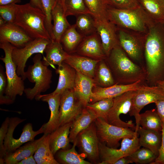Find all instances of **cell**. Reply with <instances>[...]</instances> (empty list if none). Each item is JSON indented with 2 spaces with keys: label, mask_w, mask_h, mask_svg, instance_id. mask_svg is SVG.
I'll return each instance as SVG.
<instances>
[{
  "label": "cell",
  "mask_w": 164,
  "mask_h": 164,
  "mask_svg": "<svg viewBox=\"0 0 164 164\" xmlns=\"http://www.w3.org/2000/svg\"><path fill=\"white\" fill-rule=\"evenodd\" d=\"M145 84L156 86L164 80V23H155L145 35Z\"/></svg>",
  "instance_id": "obj_1"
},
{
  "label": "cell",
  "mask_w": 164,
  "mask_h": 164,
  "mask_svg": "<svg viewBox=\"0 0 164 164\" xmlns=\"http://www.w3.org/2000/svg\"><path fill=\"white\" fill-rule=\"evenodd\" d=\"M116 84H128L140 81L145 84V69L133 61L119 45L104 59Z\"/></svg>",
  "instance_id": "obj_2"
},
{
  "label": "cell",
  "mask_w": 164,
  "mask_h": 164,
  "mask_svg": "<svg viewBox=\"0 0 164 164\" xmlns=\"http://www.w3.org/2000/svg\"><path fill=\"white\" fill-rule=\"evenodd\" d=\"M108 20L119 28L146 34L156 23L139 5L129 9H117L108 6Z\"/></svg>",
  "instance_id": "obj_3"
},
{
  "label": "cell",
  "mask_w": 164,
  "mask_h": 164,
  "mask_svg": "<svg viewBox=\"0 0 164 164\" xmlns=\"http://www.w3.org/2000/svg\"><path fill=\"white\" fill-rule=\"evenodd\" d=\"M45 15L40 9L27 3L17 5L14 24L22 29L34 39L51 40L45 25Z\"/></svg>",
  "instance_id": "obj_4"
},
{
  "label": "cell",
  "mask_w": 164,
  "mask_h": 164,
  "mask_svg": "<svg viewBox=\"0 0 164 164\" xmlns=\"http://www.w3.org/2000/svg\"><path fill=\"white\" fill-rule=\"evenodd\" d=\"M40 53H37L33 58V64L29 66L26 72V76L29 81L34 83L32 88H25L24 93L27 98L32 100L50 87L52 81V71L44 65Z\"/></svg>",
  "instance_id": "obj_5"
},
{
  "label": "cell",
  "mask_w": 164,
  "mask_h": 164,
  "mask_svg": "<svg viewBox=\"0 0 164 164\" xmlns=\"http://www.w3.org/2000/svg\"><path fill=\"white\" fill-rule=\"evenodd\" d=\"M15 47L8 42L0 43V48L4 52V57L0 59L5 63L7 86L5 95L14 101L17 95L22 96L24 92L23 80L16 72L17 67L12 57V52Z\"/></svg>",
  "instance_id": "obj_6"
},
{
  "label": "cell",
  "mask_w": 164,
  "mask_h": 164,
  "mask_svg": "<svg viewBox=\"0 0 164 164\" xmlns=\"http://www.w3.org/2000/svg\"><path fill=\"white\" fill-rule=\"evenodd\" d=\"M94 122L99 142L110 148H117L121 140L125 138H133L138 134L130 128L110 124L101 118H97Z\"/></svg>",
  "instance_id": "obj_7"
},
{
  "label": "cell",
  "mask_w": 164,
  "mask_h": 164,
  "mask_svg": "<svg viewBox=\"0 0 164 164\" xmlns=\"http://www.w3.org/2000/svg\"><path fill=\"white\" fill-rule=\"evenodd\" d=\"M117 29L120 45L135 63L145 68L144 56L145 36L143 37L126 29Z\"/></svg>",
  "instance_id": "obj_8"
},
{
  "label": "cell",
  "mask_w": 164,
  "mask_h": 164,
  "mask_svg": "<svg viewBox=\"0 0 164 164\" xmlns=\"http://www.w3.org/2000/svg\"><path fill=\"white\" fill-rule=\"evenodd\" d=\"M26 120L18 117L10 118L8 131L4 142L6 155L15 151L24 143L35 140L34 138L36 135L44 133L43 125L39 130L34 131L32 124L29 123L24 126L19 138L18 139L14 138L13 135L16 127Z\"/></svg>",
  "instance_id": "obj_9"
},
{
  "label": "cell",
  "mask_w": 164,
  "mask_h": 164,
  "mask_svg": "<svg viewBox=\"0 0 164 164\" xmlns=\"http://www.w3.org/2000/svg\"><path fill=\"white\" fill-rule=\"evenodd\" d=\"M164 98V91L157 86H149L145 85L142 88L136 91L133 96L129 114L130 116H134L136 126L135 132L138 133L140 126V112L146 105Z\"/></svg>",
  "instance_id": "obj_10"
},
{
  "label": "cell",
  "mask_w": 164,
  "mask_h": 164,
  "mask_svg": "<svg viewBox=\"0 0 164 164\" xmlns=\"http://www.w3.org/2000/svg\"><path fill=\"white\" fill-rule=\"evenodd\" d=\"M122 140L119 149L109 147L99 142L100 164H114L119 159L129 156L141 147L138 135L133 138H125Z\"/></svg>",
  "instance_id": "obj_11"
},
{
  "label": "cell",
  "mask_w": 164,
  "mask_h": 164,
  "mask_svg": "<svg viewBox=\"0 0 164 164\" xmlns=\"http://www.w3.org/2000/svg\"><path fill=\"white\" fill-rule=\"evenodd\" d=\"M51 40L35 39L23 47H15L13 49L12 52V59L16 66L18 75L21 77L23 80L26 79L24 70L28 59L35 53L43 55L46 46Z\"/></svg>",
  "instance_id": "obj_12"
},
{
  "label": "cell",
  "mask_w": 164,
  "mask_h": 164,
  "mask_svg": "<svg viewBox=\"0 0 164 164\" xmlns=\"http://www.w3.org/2000/svg\"><path fill=\"white\" fill-rule=\"evenodd\" d=\"M136 91H128L114 98L112 106L105 121L110 124L118 127L134 128V125L132 120L127 122L121 120L120 116L121 114H126L129 113L132 99Z\"/></svg>",
  "instance_id": "obj_13"
},
{
  "label": "cell",
  "mask_w": 164,
  "mask_h": 164,
  "mask_svg": "<svg viewBox=\"0 0 164 164\" xmlns=\"http://www.w3.org/2000/svg\"><path fill=\"white\" fill-rule=\"evenodd\" d=\"M94 121L78 134L76 138V146L92 164H100L101 161L99 142Z\"/></svg>",
  "instance_id": "obj_14"
},
{
  "label": "cell",
  "mask_w": 164,
  "mask_h": 164,
  "mask_svg": "<svg viewBox=\"0 0 164 164\" xmlns=\"http://www.w3.org/2000/svg\"><path fill=\"white\" fill-rule=\"evenodd\" d=\"M85 107L74 89L65 90L61 95L59 127L72 122Z\"/></svg>",
  "instance_id": "obj_15"
},
{
  "label": "cell",
  "mask_w": 164,
  "mask_h": 164,
  "mask_svg": "<svg viewBox=\"0 0 164 164\" xmlns=\"http://www.w3.org/2000/svg\"><path fill=\"white\" fill-rule=\"evenodd\" d=\"M145 85L140 81L128 84H115L107 87L96 85L92 89V94L89 103H93L106 98H114L127 91L142 88Z\"/></svg>",
  "instance_id": "obj_16"
},
{
  "label": "cell",
  "mask_w": 164,
  "mask_h": 164,
  "mask_svg": "<svg viewBox=\"0 0 164 164\" xmlns=\"http://www.w3.org/2000/svg\"><path fill=\"white\" fill-rule=\"evenodd\" d=\"M95 21L96 32L100 37L104 52L107 57L114 47L119 45L117 29L116 26L108 20H95Z\"/></svg>",
  "instance_id": "obj_17"
},
{
  "label": "cell",
  "mask_w": 164,
  "mask_h": 164,
  "mask_svg": "<svg viewBox=\"0 0 164 164\" xmlns=\"http://www.w3.org/2000/svg\"><path fill=\"white\" fill-rule=\"evenodd\" d=\"M33 39L22 29L14 23H6L0 27V43L8 42L16 48H21Z\"/></svg>",
  "instance_id": "obj_18"
},
{
  "label": "cell",
  "mask_w": 164,
  "mask_h": 164,
  "mask_svg": "<svg viewBox=\"0 0 164 164\" xmlns=\"http://www.w3.org/2000/svg\"><path fill=\"white\" fill-rule=\"evenodd\" d=\"M75 51L77 54L96 60L105 59L106 57L97 32L85 36Z\"/></svg>",
  "instance_id": "obj_19"
},
{
  "label": "cell",
  "mask_w": 164,
  "mask_h": 164,
  "mask_svg": "<svg viewBox=\"0 0 164 164\" xmlns=\"http://www.w3.org/2000/svg\"><path fill=\"white\" fill-rule=\"evenodd\" d=\"M61 94L53 93L38 96L36 100L47 102L50 111L49 121L43 125L44 134H50L59 127V108Z\"/></svg>",
  "instance_id": "obj_20"
},
{
  "label": "cell",
  "mask_w": 164,
  "mask_h": 164,
  "mask_svg": "<svg viewBox=\"0 0 164 164\" xmlns=\"http://www.w3.org/2000/svg\"><path fill=\"white\" fill-rule=\"evenodd\" d=\"M101 60L93 59L78 54H69L63 62L76 71L94 79L97 63Z\"/></svg>",
  "instance_id": "obj_21"
},
{
  "label": "cell",
  "mask_w": 164,
  "mask_h": 164,
  "mask_svg": "<svg viewBox=\"0 0 164 164\" xmlns=\"http://www.w3.org/2000/svg\"><path fill=\"white\" fill-rule=\"evenodd\" d=\"M45 56L42 60L45 66H51L54 69L55 65L61 66L69 54L64 49L60 42L52 39L44 50Z\"/></svg>",
  "instance_id": "obj_22"
},
{
  "label": "cell",
  "mask_w": 164,
  "mask_h": 164,
  "mask_svg": "<svg viewBox=\"0 0 164 164\" xmlns=\"http://www.w3.org/2000/svg\"><path fill=\"white\" fill-rule=\"evenodd\" d=\"M72 123L60 126L49 134L50 147L54 156L60 150L69 149L70 142L69 135Z\"/></svg>",
  "instance_id": "obj_23"
},
{
  "label": "cell",
  "mask_w": 164,
  "mask_h": 164,
  "mask_svg": "<svg viewBox=\"0 0 164 164\" xmlns=\"http://www.w3.org/2000/svg\"><path fill=\"white\" fill-rule=\"evenodd\" d=\"M51 16L53 21V39L60 42L61 37L71 25L67 19L63 6L57 2L52 9Z\"/></svg>",
  "instance_id": "obj_24"
},
{
  "label": "cell",
  "mask_w": 164,
  "mask_h": 164,
  "mask_svg": "<svg viewBox=\"0 0 164 164\" xmlns=\"http://www.w3.org/2000/svg\"><path fill=\"white\" fill-rule=\"evenodd\" d=\"M56 70V73L59 75V80L56 89L52 93L61 94L67 89H74L76 70L64 62Z\"/></svg>",
  "instance_id": "obj_25"
},
{
  "label": "cell",
  "mask_w": 164,
  "mask_h": 164,
  "mask_svg": "<svg viewBox=\"0 0 164 164\" xmlns=\"http://www.w3.org/2000/svg\"><path fill=\"white\" fill-rule=\"evenodd\" d=\"M76 72L74 89L82 103L86 107L90 102L92 94V89L96 85L93 79Z\"/></svg>",
  "instance_id": "obj_26"
},
{
  "label": "cell",
  "mask_w": 164,
  "mask_h": 164,
  "mask_svg": "<svg viewBox=\"0 0 164 164\" xmlns=\"http://www.w3.org/2000/svg\"><path fill=\"white\" fill-rule=\"evenodd\" d=\"M44 134L38 139L27 142L15 151L7 153L4 158L5 163L17 164L22 159L34 154Z\"/></svg>",
  "instance_id": "obj_27"
},
{
  "label": "cell",
  "mask_w": 164,
  "mask_h": 164,
  "mask_svg": "<svg viewBox=\"0 0 164 164\" xmlns=\"http://www.w3.org/2000/svg\"><path fill=\"white\" fill-rule=\"evenodd\" d=\"M137 132L141 146L150 149L158 156L162 141V132L146 129L140 126Z\"/></svg>",
  "instance_id": "obj_28"
},
{
  "label": "cell",
  "mask_w": 164,
  "mask_h": 164,
  "mask_svg": "<svg viewBox=\"0 0 164 164\" xmlns=\"http://www.w3.org/2000/svg\"><path fill=\"white\" fill-rule=\"evenodd\" d=\"M97 118L92 111L85 107L72 123L69 135L70 142L73 143L79 133L88 127Z\"/></svg>",
  "instance_id": "obj_29"
},
{
  "label": "cell",
  "mask_w": 164,
  "mask_h": 164,
  "mask_svg": "<svg viewBox=\"0 0 164 164\" xmlns=\"http://www.w3.org/2000/svg\"><path fill=\"white\" fill-rule=\"evenodd\" d=\"M137 0L139 5L155 23H164V0Z\"/></svg>",
  "instance_id": "obj_30"
},
{
  "label": "cell",
  "mask_w": 164,
  "mask_h": 164,
  "mask_svg": "<svg viewBox=\"0 0 164 164\" xmlns=\"http://www.w3.org/2000/svg\"><path fill=\"white\" fill-rule=\"evenodd\" d=\"M70 149H60L56 153L55 159L59 164H91L90 162L86 161L84 159L86 155L82 153L79 154L76 151L75 147L76 140L73 143Z\"/></svg>",
  "instance_id": "obj_31"
},
{
  "label": "cell",
  "mask_w": 164,
  "mask_h": 164,
  "mask_svg": "<svg viewBox=\"0 0 164 164\" xmlns=\"http://www.w3.org/2000/svg\"><path fill=\"white\" fill-rule=\"evenodd\" d=\"M84 36L78 32L74 24L63 34L60 42L64 50L70 54L75 51Z\"/></svg>",
  "instance_id": "obj_32"
},
{
  "label": "cell",
  "mask_w": 164,
  "mask_h": 164,
  "mask_svg": "<svg viewBox=\"0 0 164 164\" xmlns=\"http://www.w3.org/2000/svg\"><path fill=\"white\" fill-rule=\"evenodd\" d=\"M44 135L33 155L37 164H59L50 149L49 134Z\"/></svg>",
  "instance_id": "obj_33"
},
{
  "label": "cell",
  "mask_w": 164,
  "mask_h": 164,
  "mask_svg": "<svg viewBox=\"0 0 164 164\" xmlns=\"http://www.w3.org/2000/svg\"><path fill=\"white\" fill-rule=\"evenodd\" d=\"M94 79L96 86L102 87H108L116 84L104 59L101 60L97 63Z\"/></svg>",
  "instance_id": "obj_34"
},
{
  "label": "cell",
  "mask_w": 164,
  "mask_h": 164,
  "mask_svg": "<svg viewBox=\"0 0 164 164\" xmlns=\"http://www.w3.org/2000/svg\"><path fill=\"white\" fill-rule=\"evenodd\" d=\"M139 124L143 128L161 131L162 122L156 109L147 110L140 114Z\"/></svg>",
  "instance_id": "obj_35"
},
{
  "label": "cell",
  "mask_w": 164,
  "mask_h": 164,
  "mask_svg": "<svg viewBox=\"0 0 164 164\" xmlns=\"http://www.w3.org/2000/svg\"><path fill=\"white\" fill-rule=\"evenodd\" d=\"M90 12L95 20H108V5L106 0H84Z\"/></svg>",
  "instance_id": "obj_36"
},
{
  "label": "cell",
  "mask_w": 164,
  "mask_h": 164,
  "mask_svg": "<svg viewBox=\"0 0 164 164\" xmlns=\"http://www.w3.org/2000/svg\"><path fill=\"white\" fill-rule=\"evenodd\" d=\"M75 25L78 32L84 36L97 32L95 20L90 14H84L77 16Z\"/></svg>",
  "instance_id": "obj_37"
},
{
  "label": "cell",
  "mask_w": 164,
  "mask_h": 164,
  "mask_svg": "<svg viewBox=\"0 0 164 164\" xmlns=\"http://www.w3.org/2000/svg\"><path fill=\"white\" fill-rule=\"evenodd\" d=\"M114 98L103 99L91 103L86 105L87 108L92 111L97 117H99L105 120L107 114L112 106Z\"/></svg>",
  "instance_id": "obj_38"
},
{
  "label": "cell",
  "mask_w": 164,
  "mask_h": 164,
  "mask_svg": "<svg viewBox=\"0 0 164 164\" xmlns=\"http://www.w3.org/2000/svg\"><path fill=\"white\" fill-rule=\"evenodd\" d=\"M157 157V156L151 150L143 147L138 149L127 157L131 163L151 164Z\"/></svg>",
  "instance_id": "obj_39"
},
{
  "label": "cell",
  "mask_w": 164,
  "mask_h": 164,
  "mask_svg": "<svg viewBox=\"0 0 164 164\" xmlns=\"http://www.w3.org/2000/svg\"><path fill=\"white\" fill-rule=\"evenodd\" d=\"M64 10L66 16L90 14L84 0H65Z\"/></svg>",
  "instance_id": "obj_40"
},
{
  "label": "cell",
  "mask_w": 164,
  "mask_h": 164,
  "mask_svg": "<svg viewBox=\"0 0 164 164\" xmlns=\"http://www.w3.org/2000/svg\"><path fill=\"white\" fill-rule=\"evenodd\" d=\"M43 12L45 16V25L52 39H53V25L52 23L51 12L56 0H41Z\"/></svg>",
  "instance_id": "obj_41"
},
{
  "label": "cell",
  "mask_w": 164,
  "mask_h": 164,
  "mask_svg": "<svg viewBox=\"0 0 164 164\" xmlns=\"http://www.w3.org/2000/svg\"><path fill=\"white\" fill-rule=\"evenodd\" d=\"M16 4L0 5V15L6 23H14L17 10Z\"/></svg>",
  "instance_id": "obj_42"
},
{
  "label": "cell",
  "mask_w": 164,
  "mask_h": 164,
  "mask_svg": "<svg viewBox=\"0 0 164 164\" xmlns=\"http://www.w3.org/2000/svg\"><path fill=\"white\" fill-rule=\"evenodd\" d=\"M7 79L5 73L4 72L2 66L0 67V104H10L14 101L6 96L5 92L7 86Z\"/></svg>",
  "instance_id": "obj_43"
},
{
  "label": "cell",
  "mask_w": 164,
  "mask_h": 164,
  "mask_svg": "<svg viewBox=\"0 0 164 164\" xmlns=\"http://www.w3.org/2000/svg\"><path fill=\"white\" fill-rule=\"evenodd\" d=\"M108 5L117 9H129L139 6L137 0H106Z\"/></svg>",
  "instance_id": "obj_44"
},
{
  "label": "cell",
  "mask_w": 164,
  "mask_h": 164,
  "mask_svg": "<svg viewBox=\"0 0 164 164\" xmlns=\"http://www.w3.org/2000/svg\"><path fill=\"white\" fill-rule=\"evenodd\" d=\"M9 120L10 118L6 117L0 128V158H4L6 154L4 146V142L8 131Z\"/></svg>",
  "instance_id": "obj_45"
},
{
  "label": "cell",
  "mask_w": 164,
  "mask_h": 164,
  "mask_svg": "<svg viewBox=\"0 0 164 164\" xmlns=\"http://www.w3.org/2000/svg\"><path fill=\"white\" fill-rule=\"evenodd\" d=\"M161 132L162 141L159 150L158 155L154 161L151 164H164V124L163 123H162Z\"/></svg>",
  "instance_id": "obj_46"
},
{
  "label": "cell",
  "mask_w": 164,
  "mask_h": 164,
  "mask_svg": "<svg viewBox=\"0 0 164 164\" xmlns=\"http://www.w3.org/2000/svg\"><path fill=\"white\" fill-rule=\"evenodd\" d=\"M154 103L162 123L164 124V98L156 101Z\"/></svg>",
  "instance_id": "obj_47"
},
{
  "label": "cell",
  "mask_w": 164,
  "mask_h": 164,
  "mask_svg": "<svg viewBox=\"0 0 164 164\" xmlns=\"http://www.w3.org/2000/svg\"><path fill=\"white\" fill-rule=\"evenodd\" d=\"M37 163L33 155L26 157L18 162L17 164H36Z\"/></svg>",
  "instance_id": "obj_48"
},
{
  "label": "cell",
  "mask_w": 164,
  "mask_h": 164,
  "mask_svg": "<svg viewBox=\"0 0 164 164\" xmlns=\"http://www.w3.org/2000/svg\"><path fill=\"white\" fill-rule=\"evenodd\" d=\"M29 3L33 6L40 9L43 12L41 0H30Z\"/></svg>",
  "instance_id": "obj_49"
},
{
  "label": "cell",
  "mask_w": 164,
  "mask_h": 164,
  "mask_svg": "<svg viewBox=\"0 0 164 164\" xmlns=\"http://www.w3.org/2000/svg\"><path fill=\"white\" fill-rule=\"evenodd\" d=\"M21 0H0V5H3L11 4H16L19 3Z\"/></svg>",
  "instance_id": "obj_50"
},
{
  "label": "cell",
  "mask_w": 164,
  "mask_h": 164,
  "mask_svg": "<svg viewBox=\"0 0 164 164\" xmlns=\"http://www.w3.org/2000/svg\"><path fill=\"white\" fill-rule=\"evenodd\" d=\"M131 163L129 159L126 157L121 158L117 160L114 164H128Z\"/></svg>",
  "instance_id": "obj_51"
},
{
  "label": "cell",
  "mask_w": 164,
  "mask_h": 164,
  "mask_svg": "<svg viewBox=\"0 0 164 164\" xmlns=\"http://www.w3.org/2000/svg\"><path fill=\"white\" fill-rule=\"evenodd\" d=\"M156 86H157L164 91V80L158 82Z\"/></svg>",
  "instance_id": "obj_52"
},
{
  "label": "cell",
  "mask_w": 164,
  "mask_h": 164,
  "mask_svg": "<svg viewBox=\"0 0 164 164\" xmlns=\"http://www.w3.org/2000/svg\"><path fill=\"white\" fill-rule=\"evenodd\" d=\"M6 23L4 20L0 16V27L2 26Z\"/></svg>",
  "instance_id": "obj_53"
},
{
  "label": "cell",
  "mask_w": 164,
  "mask_h": 164,
  "mask_svg": "<svg viewBox=\"0 0 164 164\" xmlns=\"http://www.w3.org/2000/svg\"><path fill=\"white\" fill-rule=\"evenodd\" d=\"M65 0H56V1L61 4L63 7L64 9V2Z\"/></svg>",
  "instance_id": "obj_54"
}]
</instances>
